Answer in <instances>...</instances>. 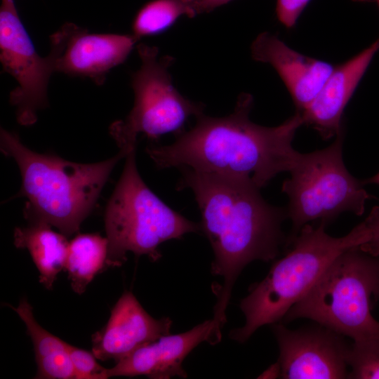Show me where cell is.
Listing matches in <instances>:
<instances>
[{
  "instance_id": "6da1fadb",
  "label": "cell",
  "mask_w": 379,
  "mask_h": 379,
  "mask_svg": "<svg viewBox=\"0 0 379 379\" xmlns=\"http://www.w3.org/2000/svg\"><path fill=\"white\" fill-rule=\"evenodd\" d=\"M177 190H190L199 208L201 232L214 259L211 273L222 279L213 285L217 298L213 319L222 328L235 281L251 262H269L279 254L286 239L283 221L287 209L274 206L246 177L206 173L182 166Z\"/></svg>"
},
{
  "instance_id": "7a4b0ae2",
  "label": "cell",
  "mask_w": 379,
  "mask_h": 379,
  "mask_svg": "<svg viewBox=\"0 0 379 379\" xmlns=\"http://www.w3.org/2000/svg\"><path fill=\"white\" fill-rule=\"evenodd\" d=\"M253 98L241 93L234 111L222 117H196L190 130L175 134L166 145H149L145 152L159 169L186 166L206 173L250 178L259 188L277 174L290 171L300 153L292 145L304 124L297 112L282 124L267 127L249 118Z\"/></svg>"
},
{
  "instance_id": "3957f363",
  "label": "cell",
  "mask_w": 379,
  "mask_h": 379,
  "mask_svg": "<svg viewBox=\"0 0 379 379\" xmlns=\"http://www.w3.org/2000/svg\"><path fill=\"white\" fill-rule=\"evenodd\" d=\"M1 151L20 169L25 217L30 222L55 227L66 237L77 233L92 211L113 168L132 150L119 149L107 160L91 164L69 161L35 152L13 132L1 128ZM135 149V148H133Z\"/></svg>"
},
{
  "instance_id": "277c9868",
  "label": "cell",
  "mask_w": 379,
  "mask_h": 379,
  "mask_svg": "<svg viewBox=\"0 0 379 379\" xmlns=\"http://www.w3.org/2000/svg\"><path fill=\"white\" fill-rule=\"evenodd\" d=\"M326 226L323 222L317 227L305 225L292 241L289 252L273 264L262 281L249 288V293L239 304L245 324L230 331L231 339L244 343L260 327L282 320L338 255L371 237L369 215L342 237L328 235Z\"/></svg>"
},
{
  "instance_id": "5b68a950",
  "label": "cell",
  "mask_w": 379,
  "mask_h": 379,
  "mask_svg": "<svg viewBox=\"0 0 379 379\" xmlns=\"http://www.w3.org/2000/svg\"><path fill=\"white\" fill-rule=\"evenodd\" d=\"M379 258L359 246L338 255L283 320L314 321L354 342L379 339L371 310L379 300Z\"/></svg>"
},
{
  "instance_id": "8992f818",
  "label": "cell",
  "mask_w": 379,
  "mask_h": 379,
  "mask_svg": "<svg viewBox=\"0 0 379 379\" xmlns=\"http://www.w3.org/2000/svg\"><path fill=\"white\" fill-rule=\"evenodd\" d=\"M105 228L108 240L107 267H119L126 253L161 258L159 246L185 234L201 232L200 223L190 220L159 199L142 179L136 165L135 148L126 157L122 173L106 206Z\"/></svg>"
},
{
  "instance_id": "52a82bcc",
  "label": "cell",
  "mask_w": 379,
  "mask_h": 379,
  "mask_svg": "<svg viewBox=\"0 0 379 379\" xmlns=\"http://www.w3.org/2000/svg\"><path fill=\"white\" fill-rule=\"evenodd\" d=\"M344 135L343 128L326 148L300 154L289 171L291 177L284 181L281 191L289 199L287 216L292 222L286 246L311 221L320 220L327 225L343 212L364 213L369 194L361 180L353 177L345 166Z\"/></svg>"
},
{
  "instance_id": "ba28073f",
  "label": "cell",
  "mask_w": 379,
  "mask_h": 379,
  "mask_svg": "<svg viewBox=\"0 0 379 379\" xmlns=\"http://www.w3.org/2000/svg\"><path fill=\"white\" fill-rule=\"evenodd\" d=\"M137 48L141 65L132 74L133 107L125 119L109 126V134L119 149L135 148L140 133L152 140L169 133L177 134L190 117L204 114L205 107L182 95L173 86L168 70L174 60L171 56L161 57L157 47L145 44Z\"/></svg>"
},
{
  "instance_id": "9c48e42d",
  "label": "cell",
  "mask_w": 379,
  "mask_h": 379,
  "mask_svg": "<svg viewBox=\"0 0 379 379\" xmlns=\"http://www.w3.org/2000/svg\"><path fill=\"white\" fill-rule=\"evenodd\" d=\"M0 60L4 71L18 82L9 95L17 121L20 125L31 126L36 121L39 110L48 105V85L55 72V56L52 51L46 57L37 53L14 0H1Z\"/></svg>"
},
{
  "instance_id": "30bf717a",
  "label": "cell",
  "mask_w": 379,
  "mask_h": 379,
  "mask_svg": "<svg viewBox=\"0 0 379 379\" xmlns=\"http://www.w3.org/2000/svg\"><path fill=\"white\" fill-rule=\"evenodd\" d=\"M291 330L272 324L279 348V375L285 379L348 378L350 349L344 335L317 324Z\"/></svg>"
},
{
  "instance_id": "8fae6325",
  "label": "cell",
  "mask_w": 379,
  "mask_h": 379,
  "mask_svg": "<svg viewBox=\"0 0 379 379\" xmlns=\"http://www.w3.org/2000/svg\"><path fill=\"white\" fill-rule=\"evenodd\" d=\"M138 39L133 34H90L65 23L50 36L55 72L88 77L102 85L108 72L126 60Z\"/></svg>"
},
{
  "instance_id": "7c38bea8",
  "label": "cell",
  "mask_w": 379,
  "mask_h": 379,
  "mask_svg": "<svg viewBox=\"0 0 379 379\" xmlns=\"http://www.w3.org/2000/svg\"><path fill=\"white\" fill-rule=\"evenodd\" d=\"M221 328L216 321H204L192 329L178 334L166 335L143 345L106 368L105 378L116 376L146 375L149 378L168 379L174 376L185 378L183 360L198 345H211L221 340Z\"/></svg>"
},
{
  "instance_id": "4fadbf2b",
  "label": "cell",
  "mask_w": 379,
  "mask_h": 379,
  "mask_svg": "<svg viewBox=\"0 0 379 379\" xmlns=\"http://www.w3.org/2000/svg\"><path fill=\"white\" fill-rule=\"evenodd\" d=\"M172 320L154 319L131 291H125L111 310L105 326L92 336V352L101 361L118 362L140 347L170 334Z\"/></svg>"
},
{
  "instance_id": "5bb4252c",
  "label": "cell",
  "mask_w": 379,
  "mask_h": 379,
  "mask_svg": "<svg viewBox=\"0 0 379 379\" xmlns=\"http://www.w3.org/2000/svg\"><path fill=\"white\" fill-rule=\"evenodd\" d=\"M251 53L253 60L274 67L300 112L314 100L335 67L298 53L267 32L260 33L253 40Z\"/></svg>"
},
{
  "instance_id": "9a60e30c",
  "label": "cell",
  "mask_w": 379,
  "mask_h": 379,
  "mask_svg": "<svg viewBox=\"0 0 379 379\" xmlns=\"http://www.w3.org/2000/svg\"><path fill=\"white\" fill-rule=\"evenodd\" d=\"M378 51L379 37L350 60L335 66L314 100L301 112L304 124L312 127L324 140L336 136L344 128V109Z\"/></svg>"
},
{
  "instance_id": "2e32d148",
  "label": "cell",
  "mask_w": 379,
  "mask_h": 379,
  "mask_svg": "<svg viewBox=\"0 0 379 379\" xmlns=\"http://www.w3.org/2000/svg\"><path fill=\"white\" fill-rule=\"evenodd\" d=\"M14 245L26 248L39 272V282L52 289L58 274L65 269L69 241L67 237L44 222H30L25 227H16Z\"/></svg>"
},
{
  "instance_id": "e0dca14e",
  "label": "cell",
  "mask_w": 379,
  "mask_h": 379,
  "mask_svg": "<svg viewBox=\"0 0 379 379\" xmlns=\"http://www.w3.org/2000/svg\"><path fill=\"white\" fill-rule=\"evenodd\" d=\"M26 326L32 339L37 364V379H77L69 354V343L44 329L35 319L26 298L12 307Z\"/></svg>"
},
{
  "instance_id": "ac0fdd59",
  "label": "cell",
  "mask_w": 379,
  "mask_h": 379,
  "mask_svg": "<svg viewBox=\"0 0 379 379\" xmlns=\"http://www.w3.org/2000/svg\"><path fill=\"white\" fill-rule=\"evenodd\" d=\"M107 238L98 233L79 234L69 242L65 269L76 293H84L107 266Z\"/></svg>"
},
{
  "instance_id": "d6986e66",
  "label": "cell",
  "mask_w": 379,
  "mask_h": 379,
  "mask_svg": "<svg viewBox=\"0 0 379 379\" xmlns=\"http://www.w3.org/2000/svg\"><path fill=\"white\" fill-rule=\"evenodd\" d=\"M197 0H152L145 4L133 22V35H154L170 27L182 15L194 17Z\"/></svg>"
},
{
  "instance_id": "ffe728a7",
  "label": "cell",
  "mask_w": 379,
  "mask_h": 379,
  "mask_svg": "<svg viewBox=\"0 0 379 379\" xmlns=\"http://www.w3.org/2000/svg\"><path fill=\"white\" fill-rule=\"evenodd\" d=\"M348 378L379 379V339L354 342L347 356Z\"/></svg>"
},
{
  "instance_id": "44dd1931",
  "label": "cell",
  "mask_w": 379,
  "mask_h": 379,
  "mask_svg": "<svg viewBox=\"0 0 379 379\" xmlns=\"http://www.w3.org/2000/svg\"><path fill=\"white\" fill-rule=\"evenodd\" d=\"M69 354L77 379H106V368L98 364L93 352L69 344Z\"/></svg>"
},
{
  "instance_id": "7402d4cb",
  "label": "cell",
  "mask_w": 379,
  "mask_h": 379,
  "mask_svg": "<svg viewBox=\"0 0 379 379\" xmlns=\"http://www.w3.org/2000/svg\"><path fill=\"white\" fill-rule=\"evenodd\" d=\"M310 0H277L279 20L286 27H293Z\"/></svg>"
},
{
  "instance_id": "603a6c76",
  "label": "cell",
  "mask_w": 379,
  "mask_h": 379,
  "mask_svg": "<svg viewBox=\"0 0 379 379\" xmlns=\"http://www.w3.org/2000/svg\"><path fill=\"white\" fill-rule=\"evenodd\" d=\"M371 218V231L369 240L359 246L364 252L379 258V206H374L370 213Z\"/></svg>"
},
{
  "instance_id": "cb8c5ba5",
  "label": "cell",
  "mask_w": 379,
  "mask_h": 379,
  "mask_svg": "<svg viewBox=\"0 0 379 379\" xmlns=\"http://www.w3.org/2000/svg\"><path fill=\"white\" fill-rule=\"evenodd\" d=\"M231 0H197V14L209 13L215 8L224 5Z\"/></svg>"
},
{
  "instance_id": "d4e9b609",
  "label": "cell",
  "mask_w": 379,
  "mask_h": 379,
  "mask_svg": "<svg viewBox=\"0 0 379 379\" xmlns=\"http://www.w3.org/2000/svg\"><path fill=\"white\" fill-rule=\"evenodd\" d=\"M361 182L364 185L366 184L379 185V172L369 178L361 180Z\"/></svg>"
},
{
  "instance_id": "484cf974",
  "label": "cell",
  "mask_w": 379,
  "mask_h": 379,
  "mask_svg": "<svg viewBox=\"0 0 379 379\" xmlns=\"http://www.w3.org/2000/svg\"><path fill=\"white\" fill-rule=\"evenodd\" d=\"M354 2H359V3H376L379 7V0H352Z\"/></svg>"
}]
</instances>
